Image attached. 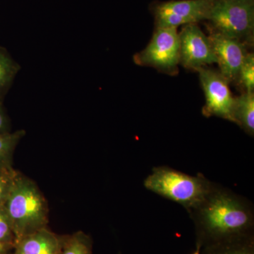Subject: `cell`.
<instances>
[{"instance_id":"obj_1","label":"cell","mask_w":254,"mask_h":254,"mask_svg":"<svg viewBox=\"0 0 254 254\" xmlns=\"http://www.w3.org/2000/svg\"><path fill=\"white\" fill-rule=\"evenodd\" d=\"M189 213L201 247L252 237L254 215L247 198L213 183L208 194Z\"/></svg>"},{"instance_id":"obj_2","label":"cell","mask_w":254,"mask_h":254,"mask_svg":"<svg viewBox=\"0 0 254 254\" xmlns=\"http://www.w3.org/2000/svg\"><path fill=\"white\" fill-rule=\"evenodd\" d=\"M14 232L15 245L23 237L41 229L48 222V203L36 183L18 173L4 203Z\"/></svg>"},{"instance_id":"obj_3","label":"cell","mask_w":254,"mask_h":254,"mask_svg":"<svg viewBox=\"0 0 254 254\" xmlns=\"http://www.w3.org/2000/svg\"><path fill=\"white\" fill-rule=\"evenodd\" d=\"M213 185L203 175L190 176L166 166L153 168L144 180L147 190L176 202L188 211L204 199Z\"/></svg>"},{"instance_id":"obj_4","label":"cell","mask_w":254,"mask_h":254,"mask_svg":"<svg viewBox=\"0 0 254 254\" xmlns=\"http://www.w3.org/2000/svg\"><path fill=\"white\" fill-rule=\"evenodd\" d=\"M208 32L253 45L254 4L228 0H215L208 17Z\"/></svg>"},{"instance_id":"obj_5","label":"cell","mask_w":254,"mask_h":254,"mask_svg":"<svg viewBox=\"0 0 254 254\" xmlns=\"http://www.w3.org/2000/svg\"><path fill=\"white\" fill-rule=\"evenodd\" d=\"M137 65L175 76L180 64V33L177 28L155 27L150 43L133 56Z\"/></svg>"},{"instance_id":"obj_6","label":"cell","mask_w":254,"mask_h":254,"mask_svg":"<svg viewBox=\"0 0 254 254\" xmlns=\"http://www.w3.org/2000/svg\"><path fill=\"white\" fill-rule=\"evenodd\" d=\"M196 71L205 94L203 115L206 118L216 116L234 123L235 97L230 91V82L219 70L203 67Z\"/></svg>"},{"instance_id":"obj_7","label":"cell","mask_w":254,"mask_h":254,"mask_svg":"<svg viewBox=\"0 0 254 254\" xmlns=\"http://www.w3.org/2000/svg\"><path fill=\"white\" fill-rule=\"evenodd\" d=\"M215 0H171L155 5V27L178 28L206 21Z\"/></svg>"},{"instance_id":"obj_8","label":"cell","mask_w":254,"mask_h":254,"mask_svg":"<svg viewBox=\"0 0 254 254\" xmlns=\"http://www.w3.org/2000/svg\"><path fill=\"white\" fill-rule=\"evenodd\" d=\"M180 33V64L187 69L196 71L216 64L211 43L197 23L185 25Z\"/></svg>"},{"instance_id":"obj_9","label":"cell","mask_w":254,"mask_h":254,"mask_svg":"<svg viewBox=\"0 0 254 254\" xmlns=\"http://www.w3.org/2000/svg\"><path fill=\"white\" fill-rule=\"evenodd\" d=\"M208 38L219 66V71L230 83H236L237 76L249 53L248 46L237 40L208 32Z\"/></svg>"},{"instance_id":"obj_10","label":"cell","mask_w":254,"mask_h":254,"mask_svg":"<svg viewBox=\"0 0 254 254\" xmlns=\"http://www.w3.org/2000/svg\"><path fill=\"white\" fill-rule=\"evenodd\" d=\"M63 239L46 228L23 237L15 245L18 254H59Z\"/></svg>"},{"instance_id":"obj_11","label":"cell","mask_w":254,"mask_h":254,"mask_svg":"<svg viewBox=\"0 0 254 254\" xmlns=\"http://www.w3.org/2000/svg\"><path fill=\"white\" fill-rule=\"evenodd\" d=\"M234 123L239 125L250 136L254 135V93L242 92L235 97Z\"/></svg>"},{"instance_id":"obj_12","label":"cell","mask_w":254,"mask_h":254,"mask_svg":"<svg viewBox=\"0 0 254 254\" xmlns=\"http://www.w3.org/2000/svg\"><path fill=\"white\" fill-rule=\"evenodd\" d=\"M24 135L23 130L0 134V169L12 168L14 150Z\"/></svg>"},{"instance_id":"obj_13","label":"cell","mask_w":254,"mask_h":254,"mask_svg":"<svg viewBox=\"0 0 254 254\" xmlns=\"http://www.w3.org/2000/svg\"><path fill=\"white\" fill-rule=\"evenodd\" d=\"M204 254H254L253 237L205 247Z\"/></svg>"},{"instance_id":"obj_14","label":"cell","mask_w":254,"mask_h":254,"mask_svg":"<svg viewBox=\"0 0 254 254\" xmlns=\"http://www.w3.org/2000/svg\"><path fill=\"white\" fill-rule=\"evenodd\" d=\"M92 245L89 237L83 232H77L63 239L59 254H91Z\"/></svg>"},{"instance_id":"obj_15","label":"cell","mask_w":254,"mask_h":254,"mask_svg":"<svg viewBox=\"0 0 254 254\" xmlns=\"http://www.w3.org/2000/svg\"><path fill=\"white\" fill-rule=\"evenodd\" d=\"M235 84L242 88V92L254 93V55L249 52L242 62Z\"/></svg>"},{"instance_id":"obj_16","label":"cell","mask_w":254,"mask_h":254,"mask_svg":"<svg viewBox=\"0 0 254 254\" xmlns=\"http://www.w3.org/2000/svg\"><path fill=\"white\" fill-rule=\"evenodd\" d=\"M18 68V65L0 50V95L9 86Z\"/></svg>"},{"instance_id":"obj_17","label":"cell","mask_w":254,"mask_h":254,"mask_svg":"<svg viewBox=\"0 0 254 254\" xmlns=\"http://www.w3.org/2000/svg\"><path fill=\"white\" fill-rule=\"evenodd\" d=\"M18 173L13 167L0 169V206L6 201Z\"/></svg>"},{"instance_id":"obj_18","label":"cell","mask_w":254,"mask_h":254,"mask_svg":"<svg viewBox=\"0 0 254 254\" xmlns=\"http://www.w3.org/2000/svg\"><path fill=\"white\" fill-rule=\"evenodd\" d=\"M0 242L11 247H15L14 232L4 205L0 206Z\"/></svg>"},{"instance_id":"obj_19","label":"cell","mask_w":254,"mask_h":254,"mask_svg":"<svg viewBox=\"0 0 254 254\" xmlns=\"http://www.w3.org/2000/svg\"><path fill=\"white\" fill-rule=\"evenodd\" d=\"M9 124L7 117L0 104V134L9 132Z\"/></svg>"},{"instance_id":"obj_20","label":"cell","mask_w":254,"mask_h":254,"mask_svg":"<svg viewBox=\"0 0 254 254\" xmlns=\"http://www.w3.org/2000/svg\"><path fill=\"white\" fill-rule=\"evenodd\" d=\"M11 248H12V247H9V246L4 245V244H2L0 242V254H7L8 251H9V249Z\"/></svg>"},{"instance_id":"obj_21","label":"cell","mask_w":254,"mask_h":254,"mask_svg":"<svg viewBox=\"0 0 254 254\" xmlns=\"http://www.w3.org/2000/svg\"><path fill=\"white\" fill-rule=\"evenodd\" d=\"M228 1H240V2H252L254 0H228Z\"/></svg>"},{"instance_id":"obj_22","label":"cell","mask_w":254,"mask_h":254,"mask_svg":"<svg viewBox=\"0 0 254 254\" xmlns=\"http://www.w3.org/2000/svg\"><path fill=\"white\" fill-rule=\"evenodd\" d=\"M200 247H198V246H197L196 251H195V252H193V253L192 254H200Z\"/></svg>"},{"instance_id":"obj_23","label":"cell","mask_w":254,"mask_h":254,"mask_svg":"<svg viewBox=\"0 0 254 254\" xmlns=\"http://www.w3.org/2000/svg\"><path fill=\"white\" fill-rule=\"evenodd\" d=\"M14 254H16V253H14Z\"/></svg>"}]
</instances>
